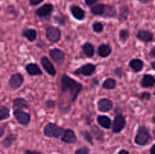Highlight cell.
Returning <instances> with one entry per match:
<instances>
[{
    "mask_svg": "<svg viewBox=\"0 0 155 154\" xmlns=\"http://www.w3.org/2000/svg\"><path fill=\"white\" fill-rule=\"evenodd\" d=\"M152 122H154V116H153V118H152Z\"/></svg>",
    "mask_w": 155,
    "mask_h": 154,
    "instance_id": "obj_48",
    "label": "cell"
},
{
    "mask_svg": "<svg viewBox=\"0 0 155 154\" xmlns=\"http://www.w3.org/2000/svg\"><path fill=\"white\" fill-rule=\"evenodd\" d=\"M98 1V0H84L85 4H86L87 6H89V7H90V6L94 5H95Z\"/></svg>",
    "mask_w": 155,
    "mask_h": 154,
    "instance_id": "obj_38",
    "label": "cell"
},
{
    "mask_svg": "<svg viewBox=\"0 0 155 154\" xmlns=\"http://www.w3.org/2000/svg\"><path fill=\"white\" fill-rule=\"evenodd\" d=\"M155 61L154 60V61H152V63H151V67H152V69H154V70H155Z\"/></svg>",
    "mask_w": 155,
    "mask_h": 154,
    "instance_id": "obj_47",
    "label": "cell"
},
{
    "mask_svg": "<svg viewBox=\"0 0 155 154\" xmlns=\"http://www.w3.org/2000/svg\"><path fill=\"white\" fill-rule=\"evenodd\" d=\"M112 48L108 44H101L98 48V54L101 57H107L111 54Z\"/></svg>",
    "mask_w": 155,
    "mask_h": 154,
    "instance_id": "obj_20",
    "label": "cell"
},
{
    "mask_svg": "<svg viewBox=\"0 0 155 154\" xmlns=\"http://www.w3.org/2000/svg\"><path fill=\"white\" fill-rule=\"evenodd\" d=\"M95 70H96V66L93 64V63H89L83 65L80 68L76 69L74 72V74H75V75H85V76H89V75H92V74L95 73Z\"/></svg>",
    "mask_w": 155,
    "mask_h": 154,
    "instance_id": "obj_7",
    "label": "cell"
},
{
    "mask_svg": "<svg viewBox=\"0 0 155 154\" xmlns=\"http://www.w3.org/2000/svg\"><path fill=\"white\" fill-rule=\"evenodd\" d=\"M54 10V6L51 3H45L38 9H36L35 14L36 16L43 19H48L51 17Z\"/></svg>",
    "mask_w": 155,
    "mask_h": 154,
    "instance_id": "obj_6",
    "label": "cell"
},
{
    "mask_svg": "<svg viewBox=\"0 0 155 154\" xmlns=\"http://www.w3.org/2000/svg\"><path fill=\"white\" fill-rule=\"evenodd\" d=\"M46 106L48 107V108H51L54 106V101H51V100H48V101H46Z\"/></svg>",
    "mask_w": 155,
    "mask_h": 154,
    "instance_id": "obj_40",
    "label": "cell"
},
{
    "mask_svg": "<svg viewBox=\"0 0 155 154\" xmlns=\"http://www.w3.org/2000/svg\"><path fill=\"white\" fill-rule=\"evenodd\" d=\"M40 63L48 75H51V76H54L56 75L55 68L48 57H45V56L41 57Z\"/></svg>",
    "mask_w": 155,
    "mask_h": 154,
    "instance_id": "obj_11",
    "label": "cell"
},
{
    "mask_svg": "<svg viewBox=\"0 0 155 154\" xmlns=\"http://www.w3.org/2000/svg\"><path fill=\"white\" fill-rule=\"evenodd\" d=\"M70 11H71L72 16L75 19L78 20V21H83L85 18V16H86L85 11L83 8H81L80 6L76 5H71V8H70Z\"/></svg>",
    "mask_w": 155,
    "mask_h": 154,
    "instance_id": "obj_15",
    "label": "cell"
},
{
    "mask_svg": "<svg viewBox=\"0 0 155 154\" xmlns=\"http://www.w3.org/2000/svg\"><path fill=\"white\" fill-rule=\"evenodd\" d=\"M13 107L15 110H24L28 107V104L24 98H17L13 100Z\"/></svg>",
    "mask_w": 155,
    "mask_h": 154,
    "instance_id": "obj_23",
    "label": "cell"
},
{
    "mask_svg": "<svg viewBox=\"0 0 155 154\" xmlns=\"http://www.w3.org/2000/svg\"><path fill=\"white\" fill-rule=\"evenodd\" d=\"M16 139H17L16 134H13V133H10V134H8L7 137L2 140V144L5 147H9V146H12V143L15 141Z\"/></svg>",
    "mask_w": 155,
    "mask_h": 154,
    "instance_id": "obj_28",
    "label": "cell"
},
{
    "mask_svg": "<svg viewBox=\"0 0 155 154\" xmlns=\"http://www.w3.org/2000/svg\"><path fill=\"white\" fill-rule=\"evenodd\" d=\"M45 36L51 42H58L61 37V32L58 27L48 26L45 30Z\"/></svg>",
    "mask_w": 155,
    "mask_h": 154,
    "instance_id": "obj_4",
    "label": "cell"
},
{
    "mask_svg": "<svg viewBox=\"0 0 155 154\" xmlns=\"http://www.w3.org/2000/svg\"><path fill=\"white\" fill-rule=\"evenodd\" d=\"M49 55L51 58L59 65H61L64 62L66 54L62 50L59 48H52L49 51Z\"/></svg>",
    "mask_w": 155,
    "mask_h": 154,
    "instance_id": "obj_9",
    "label": "cell"
},
{
    "mask_svg": "<svg viewBox=\"0 0 155 154\" xmlns=\"http://www.w3.org/2000/svg\"><path fill=\"white\" fill-rule=\"evenodd\" d=\"M106 5L102 4H97L94 5L92 6L90 11L92 14L95 15V16H102L104 14V11H105Z\"/></svg>",
    "mask_w": 155,
    "mask_h": 154,
    "instance_id": "obj_22",
    "label": "cell"
},
{
    "mask_svg": "<svg viewBox=\"0 0 155 154\" xmlns=\"http://www.w3.org/2000/svg\"><path fill=\"white\" fill-rule=\"evenodd\" d=\"M64 129L62 127L58 126L55 123L48 122L45 127H44V134L48 137H55L58 138L61 137L63 134Z\"/></svg>",
    "mask_w": 155,
    "mask_h": 154,
    "instance_id": "obj_2",
    "label": "cell"
},
{
    "mask_svg": "<svg viewBox=\"0 0 155 154\" xmlns=\"http://www.w3.org/2000/svg\"><path fill=\"white\" fill-rule=\"evenodd\" d=\"M13 115L15 119H17L18 122L22 125H27L30 123L31 116L28 113L23 111V110H14Z\"/></svg>",
    "mask_w": 155,
    "mask_h": 154,
    "instance_id": "obj_8",
    "label": "cell"
},
{
    "mask_svg": "<svg viewBox=\"0 0 155 154\" xmlns=\"http://www.w3.org/2000/svg\"><path fill=\"white\" fill-rule=\"evenodd\" d=\"M130 37V31L127 29H123L119 32V39L123 43H125Z\"/></svg>",
    "mask_w": 155,
    "mask_h": 154,
    "instance_id": "obj_31",
    "label": "cell"
},
{
    "mask_svg": "<svg viewBox=\"0 0 155 154\" xmlns=\"http://www.w3.org/2000/svg\"><path fill=\"white\" fill-rule=\"evenodd\" d=\"M117 15V9L114 6L106 5L105 11L103 18H114Z\"/></svg>",
    "mask_w": 155,
    "mask_h": 154,
    "instance_id": "obj_27",
    "label": "cell"
},
{
    "mask_svg": "<svg viewBox=\"0 0 155 154\" xmlns=\"http://www.w3.org/2000/svg\"><path fill=\"white\" fill-rule=\"evenodd\" d=\"M74 154H90L89 153V149L86 146H83V147L79 148L77 150H76Z\"/></svg>",
    "mask_w": 155,
    "mask_h": 154,
    "instance_id": "obj_34",
    "label": "cell"
},
{
    "mask_svg": "<svg viewBox=\"0 0 155 154\" xmlns=\"http://www.w3.org/2000/svg\"><path fill=\"white\" fill-rule=\"evenodd\" d=\"M91 131H92V134H93L95 139H97L98 140H101V141L104 140V132L97 125H92V128H91Z\"/></svg>",
    "mask_w": 155,
    "mask_h": 154,
    "instance_id": "obj_26",
    "label": "cell"
},
{
    "mask_svg": "<svg viewBox=\"0 0 155 154\" xmlns=\"http://www.w3.org/2000/svg\"><path fill=\"white\" fill-rule=\"evenodd\" d=\"M21 36L30 42H34L37 37V31L33 28H24L21 32Z\"/></svg>",
    "mask_w": 155,
    "mask_h": 154,
    "instance_id": "obj_16",
    "label": "cell"
},
{
    "mask_svg": "<svg viewBox=\"0 0 155 154\" xmlns=\"http://www.w3.org/2000/svg\"><path fill=\"white\" fill-rule=\"evenodd\" d=\"M141 99L145 100V101H148V100L151 99V93L148 91H144L142 92L140 95Z\"/></svg>",
    "mask_w": 155,
    "mask_h": 154,
    "instance_id": "obj_35",
    "label": "cell"
},
{
    "mask_svg": "<svg viewBox=\"0 0 155 154\" xmlns=\"http://www.w3.org/2000/svg\"><path fill=\"white\" fill-rule=\"evenodd\" d=\"M61 89L62 93L68 95L71 101L74 102L83 89V85L81 83L70 77L68 75L64 74L61 79Z\"/></svg>",
    "mask_w": 155,
    "mask_h": 154,
    "instance_id": "obj_1",
    "label": "cell"
},
{
    "mask_svg": "<svg viewBox=\"0 0 155 154\" xmlns=\"http://www.w3.org/2000/svg\"><path fill=\"white\" fill-rule=\"evenodd\" d=\"M97 122H98V125L106 129H109L111 128V119L108 116H104V115H100L97 118Z\"/></svg>",
    "mask_w": 155,
    "mask_h": 154,
    "instance_id": "obj_21",
    "label": "cell"
},
{
    "mask_svg": "<svg viewBox=\"0 0 155 154\" xmlns=\"http://www.w3.org/2000/svg\"><path fill=\"white\" fill-rule=\"evenodd\" d=\"M114 72H115V74H116L117 75H118L119 77L122 76L123 70L121 68H117V69L114 70Z\"/></svg>",
    "mask_w": 155,
    "mask_h": 154,
    "instance_id": "obj_39",
    "label": "cell"
},
{
    "mask_svg": "<svg viewBox=\"0 0 155 154\" xmlns=\"http://www.w3.org/2000/svg\"><path fill=\"white\" fill-rule=\"evenodd\" d=\"M4 131H5V129L3 127H2L1 125H0V137H2V136L3 135V134H4Z\"/></svg>",
    "mask_w": 155,
    "mask_h": 154,
    "instance_id": "obj_45",
    "label": "cell"
},
{
    "mask_svg": "<svg viewBox=\"0 0 155 154\" xmlns=\"http://www.w3.org/2000/svg\"><path fill=\"white\" fill-rule=\"evenodd\" d=\"M26 71L30 75H42V71L36 63H30L26 65Z\"/></svg>",
    "mask_w": 155,
    "mask_h": 154,
    "instance_id": "obj_18",
    "label": "cell"
},
{
    "mask_svg": "<svg viewBox=\"0 0 155 154\" xmlns=\"http://www.w3.org/2000/svg\"><path fill=\"white\" fill-rule=\"evenodd\" d=\"M24 154H42L40 152L36 150H30V149H27L25 151Z\"/></svg>",
    "mask_w": 155,
    "mask_h": 154,
    "instance_id": "obj_41",
    "label": "cell"
},
{
    "mask_svg": "<svg viewBox=\"0 0 155 154\" xmlns=\"http://www.w3.org/2000/svg\"><path fill=\"white\" fill-rule=\"evenodd\" d=\"M82 49H83L85 55L88 57H92L95 54V48L90 42H85L82 45Z\"/></svg>",
    "mask_w": 155,
    "mask_h": 154,
    "instance_id": "obj_24",
    "label": "cell"
},
{
    "mask_svg": "<svg viewBox=\"0 0 155 154\" xmlns=\"http://www.w3.org/2000/svg\"><path fill=\"white\" fill-rule=\"evenodd\" d=\"M54 21H55V22L57 23V24H61V25H64V24H65V21H64V18L63 16H56L55 18H54Z\"/></svg>",
    "mask_w": 155,
    "mask_h": 154,
    "instance_id": "obj_36",
    "label": "cell"
},
{
    "mask_svg": "<svg viewBox=\"0 0 155 154\" xmlns=\"http://www.w3.org/2000/svg\"><path fill=\"white\" fill-rule=\"evenodd\" d=\"M80 134H81V135L84 137V139L86 141L89 142L91 144H92V143H93V141H92V136L89 131H86V130H84V131H82L81 132H80Z\"/></svg>",
    "mask_w": 155,
    "mask_h": 154,
    "instance_id": "obj_33",
    "label": "cell"
},
{
    "mask_svg": "<svg viewBox=\"0 0 155 154\" xmlns=\"http://www.w3.org/2000/svg\"><path fill=\"white\" fill-rule=\"evenodd\" d=\"M129 66H130V67L135 72H139L143 69L144 62L142 61L141 59L139 58L132 59V60L129 62Z\"/></svg>",
    "mask_w": 155,
    "mask_h": 154,
    "instance_id": "obj_19",
    "label": "cell"
},
{
    "mask_svg": "<svg viewBox=\"0 0 155 154\" xmlns=\"http://www.w3.org/2000/svg\"><path fill=\"white\" fill-rule=\"evenodd\" d=\"M155 79L154 75H151V74H145L142 76V79H141L140 85L142 88H151L154 85Z\"/></svg>",
    "mask_w": 155,
    "mask_h": 154,
    "instance_id": "obj_17",
    "label": "cell"
},
{
    "mask_svg": "<svg viewBox=\"0 0 155 154\" xmlns=\"http://www.w3.org/2000/svg\"><path fill=\"white\" fill-rule=\"evenodd\" d=\"M117 86V82L114 79L112 78H107L103 82L102 87L105 89H108V90H111V89H114Z\"/></svg>",
    "mask_w": 155,
    "mask_h": 154,
    "instance_id": "obj_29",
    "label": "cell"
},
{
    "mask_svg": "<svg viewBox=\"0 0 155 154\" xmlns=\"http://www.w3.org/2000/svg\"><path fill=\"white\" fill-rule=\"evenodd\" d=\"M149 55L151 56L152 58H154L155 57V47H153V48H151V51H150V53H149Z\"/></svg>",
    "mask_w": 155,
    "mask_h": 154,
    "instance_id": "obj_42",
    "label": "cell"
},
{
    "mask_svg": "<svg viewBox=\"0 0 155 154\" xmlns=\"http://www.w3.org/2000/svg\"><path fill=\"white\" fill-rule=\"evenodd\" d=\"M136 37L142 42L148 43L154 39V34L151 31L145 30H140L136 33Z\"/></svg>",
    "mask_w": 155,
    "mask_h": 154,
    "instance_id": "obj_14",
    "label": "cell"
},
{
    "mask_svg": "<svg viewBox=\"0 0 155 154\" xmlns=\"http://www.w3.org/2000/svg\"><path fill=\"white\" fill-rule=\"evenodd\" d=\"M61 140L67 143H74L77 142V138L75 132L72 129H64L63 134L61 136Z\"/></svg>",
    "mask_w": 155,
    "mask_h": 154,
    "instance_id": "obj_13",
    "label": "cell"
},
{
    "mask_svg": "<svg viewBox=\"0 0 155 154\" xmlns=\"http://www.w3.org/2000/svg\"><path fill=\"white\" fill-rule=\"evenodd\" d=\"M127 122L126 119L122 114H117L114 119L113 122H111L112 131L115 134L121 132L122 130L125 128Z\"/></svg>",
    "mask_w": 155,
    "mask_h": 154,
    "instance_id": "obj_5",
    "label": "cell"
},
{
    "mask_svg": "<svg viewBox=\"0 0 155 154\" xmlns=\"http://www.w3.org/2000/svg\"><path fill=\"white\" fill-rule=\"evenodd\" d=\"M92 27L93 31L97 33H101V32L103 31V30H104V25H103L102 23L100 22V21H95V22H94L93 24H92Z\"/></svg>",
    "mask_w": 155,
    "mask_h": 154,
    "instance_id": "obj_32",
    "label": "cell"
},
{
    "mask_svg": "<svg viewBox=\"0 0 155 154\" xmlns=\"http://www.w3.org/2000/svg\"><path fill=\"white\" fill-rule=\"evenodd\" d=\"M10 116V110L7 107L1 106L0 107V121L5 120Z\"/></svg>",
    "mask_w": 155,
    "mask_h": 154,
    "instance_id": "obj_30",
    "label": "cell"
},
{
    "mask_svg": "<svg viewBox=\"0 0 155 154\" xmlns=\"http://www.w3.org/2000/svg\"><path fill=\"white\" fill-rule=\"evenodd\" d=\"M150 137H151V135H150L148 128L145 125H140L138 128L137 134L135 137V142L137 145L144 146L148 143Z\"/></svg>",
    "mask_w": 155,
    "mask_h": 154,
    "instance_id": "obj_3",
    "label": "cell"
},
{
    "mask_svg": "<svg viewBox=\"0 0 155 154\" xmlns=\"http://www.w3.org/2000/svg\"><path fill=\"white\" fill-rule=\"evenodd\" d=\"M118 154H130V153H129L128 151L126 150V149H121V150L118 152Z\"/></svg>",
    "mask_w": 155,
    "mask_h": 154,
    "instance_id": "obj_43",
    "label": "cell"
},
{
    "mask_svg": "<svg viewBox=\"0 0 155 154\" xmlns=\"http://www.w3.org/2000/svg\"><path fill=\"white\" fill-rule=\"evenodd\" d=\"M154 147H155V145L153 144L152 146H151V149H150V153L151 154H155L154 153Z\"/></svg>",
    "mask_w": 155,
    "mask_h": 154,
    "instance_id": "obj_44",
    "label": "cell"
},
{
    "mask_svg": "<svg viewBox=\"0 0 155 154\" xmlns=\"http://www.w3.org/2000/svg\"><path fill=\"white\" fill-rule=\"evenodd\" d=\"M44 0H29V3L31 6H37L38 5L41 4Z\"/></svg>",
    "mask_w": 155,
    "mask_h": 154,
    "instance_id": "obj_37",
    "label": "cell"
},
{
    "mask_svg": "<svg viewBox=\"0 0 155 154\" xmlns=\"http://www.w3.org/2000/svg\"><path fill=\"white\" fill-rule=\"evenodd\" d=\"M139 2H140L141 3H142V4H146V3L149 2L151 0H139Z\"/></svg>",
    "mask_w": 155,
    "mask_h": 154,
    "instance_id": "obj_46",
    "label": "cell"
},
{
    "mask_svg": "<svg viewBox=\"0 0 155 154\" xmlns=\"http://www.w3.org/2000/svg\"><path fill=\"white\" fill-rule=\"evenodd\" d=\"M24 82V78L21 73L16 72L11 75L8 80V85L12 89H18L21 87Z\"/></svg>",
    "mask_w": 155,
    "mask_h": 154,
    "instance_id": "obj_10",
    "label": "cell"
},
{
    "mask_svg": "<svg viewBox=\"0 0 155 154\" xmlns=\"http://www.w3.org/2000/svg\"><path fill=\"white\" fill-rule=\"evenodd\" d=\"M129 14H130V8L127 5H124L120 8L119 17L118 19L120 22H124L128 18Z\"/></svg>",
    "mask_w": 155,
    "mask_h": 154,
    "instance_id": "obj_25",
    "label": "cell"
},
{
    "mask_svg": "<svg viewBox=\"0 0 155 154\" xmlns=\"http://www.w3.org/2000/svg\"><path fill=\"white\" fill-rule=\"evenodd\" d=\"M98 109L99 111L102 113L109 112L113 108V101L108 98H101L98 101L97 103Z\"/></svg>",
    "mask_w": 155,
    "mask_h": 154,
    "instance_id": "obj_12",
    "label": "cell"
}]
</instances>
